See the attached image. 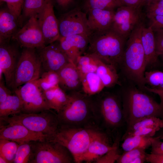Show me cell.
Here are the masks:
<instances>
[{
	"label": "cell",
	"instance_id": "1",
	"mask_svg": "<svg viewBox=\"0 0 163 163\" xmlns=\"http://www.w3.org/2000/svg\"><path fill=\"white\" fill-rule=\"evenodd\" d=\"M68 94V102L57 113L59 125L75 128L99 127L93 96L79 91H71Z\"/></svg>",
	"mask_w": 163,
	"mask_h": 163
},
{
	"label": "cell",
	"instance_id": "2",
	"mask_svg": "<svg viewBox=\"0 0 163 163\" xmlns=\"http://www.w3.org/2000/svg\"><path fill=\"white\" fill-rule=\"evenodd\" d=\"M95 95L93 98L98 126L114 141L121 136L120 129L126 126L120 97L108 92Z\"/></svg>",
	"mask_w": 163,
	"mask_h": 163
},
{
	"label": "cell",
	"instance_id": "3",
	"mask_svg": "<svg viewBox=\"0 0 163 163\" xmlns=\"http://www.w3.org/2000/svg\"><path fill=\"white\" fill-rule=\"evenodd\" d=\"M119 96L126 129L145 117H155L163 118L160 104L135 86L127 87L122 90Z\"/></svg>",
	"mask_w": 163,
	"mask_h": 163
},
{
	"label": "cell",
	"instance_id": "4",
	"mask_svg": "<svg viewBox=\"0 0 163 163\" xmlns=\"http://www.w3.org/2000/svg\"><path fill=\"white\" fill-rule=\"evenodd\" d=\"M144 24V20L139 23L129 37L119 66L126 77L142 89H145L146 84L144 77L146 62L141 38Z\"/></svg>",
	"mask_w": 163,
	"mask_h": 163
},
{
	"label": "cell",
	"instance_id": "5",
	"mask_svg": "<svg viewBox=\"0 0 163 163\" xmlns=\"http://www.w3.org/2000/svg\"><path fill=\"white\" fill-rule=\"evenodd\" d=\"M127 40L112 27L93 32L85 53L94 55L117 69L121 62Z\"/></svg>",
	"mask_w": 163,
	"mask_h": 163
},
{
	"label": "cell",
	"instance_id": "6",
	"mask_svg": "<svg viewBox=\"0 0 163 163\" xmlns=\"http://www.w3.org/2000/svg\"><path fill=\"white\" fill-rule=\"evenodd\" d=\"M102 130L98 127L75 128L59 125L55 135L50 140L65 146L72 155L75 163H81L91 142Z\"/></svg>",
	"mask_w": 163,
	"mask_h": 163
},
{
	"label": "cell",
	"instance_id": "7",
	"mask_svg": "<svg viewBox=\"0 0 163 163\" xmlns=\"http://www.w3.org/2000/svg\"><path fill=\"white\" fill-rule=\"evenodd\" d=\"M0 120L2 123L21 124L31 131L48 136L50 140L55 136L59 125L57 113L51 109L37 113H20L0 118Z\"/></svg>",
	"mask_w": 163,
	"mask_h": 163
},
{
	"label": "cell",
	"instance_id": "8",
	"mask_svg": "<svg viewBox=\"0 0 163 163\" xmlns=\"http://www.w3.org/2000/svg\"><path fill=\"white\" fill-rule=\"evenodd\" d=\"M37 49L24 48L21 53L13 81L9 88L14 90L41 75V61Z\"/></svg>",
	"mask_w": 163,
	"mask_h": 163
},
{
	"label": "cell",
	"instance_id": "9",
	"mask_svg": "<svg viewBox=\"0 0 163 163\" xmlns=\"http://www.w3.org/2000/svg\"><path fill=\"white\" fill-rule=\"evenodd\" d=\"M32 154L29 163H72V155L59 143L53 140L32 141Z\"/></svg>",
	"mask_w": 163,
	"mask_h": 163
},
{
	"label": "cell",
	"instance_id": "10",
	"mask_svg": "<svg viewBox=\"0 0 163 163\" xmlns=\"http://www.w3.org/2000/svg\"><path fill=\"white\" fill-rule=\"evenodd\" d=\"M13 91L21 100L22 105L21 113H37L50 109L43 92L35 80L27 82Z\"/></svg>",
	"mask_w": 163,
	"mask_h": 163
},
{
	"label": "cell",
	"instance_id": "11",
	"mask_svg": "<svg viewBox=\"0 0 163 163\" xmlns=\"http://www.w3.org/2000/svg\"><path fill=\"white\" fill-rule=\"evenodd\" d=\"M58 20L59 38L77 34L89 37L92 33L88 24L86 13L79 8L62 14Z\"/></svg>",
	"mask_w": 163,
	"mask_h": 163
},
{
	"label": "cell",
	"instance_id": "12",
	"mask_svg": "<svg viewBox=\"0 0 163 163\" xmlns=\"http://www.w3.org/2000/svg\"><path fill=\"white\" fill-rule=\"evenodd\" d=\"M141 8L122 6L115 11L112 28L127 40L136 26L144 20Z\"/></svg>",
	"mask_w": 163,
	"mask_h": 163
},
{
	"label": "cell",
	"instance_id": "13",
	"mask_svg": "<svg viewBox=\"0 0 163 163\" xmlns=\"http://www.w3.org/2000/svg\"><path fill=\"white\" fill-rule=\"evenodd\" d=\"M12 39L24 48L39 49L46 46L37 15L28 19L26 24L14 34Z\"/></svg>",
	"mask_w": 163,
	"mask_h": 163
},
{
	"label": "cell",
	"instance_id": "14",
	"mask_svg": "<svg viewBox=\"0 0 163 163\" xmlns=\"http://www.w3.org/2000/svg\"><path fill=\"white\" fill-rule=\"evenodd\" d=\"M37 49L44 72H58L72 62L61 48L58 40Z\"/></svg>",
	"mask_w": 163,
	"mask_h": 163
},
{
	"label": "cell",
	"instance_id": "15",
	"mask_svg": "<svg viewBox=\"0 0 163 163\" xmlns=\"http://www.w3.org/2000/svg\"><path fill=\"white\" fill-rule=\"evenodd\" d=\"M53 0H45L37 18L44 37L46 46L59 39V34L58 20L54 11Z\"/></svg>",
	"mask_w": 163,
	"mask_h": 163
},
{
	"label": "cell",
	"instance_id": "16",
	"mask_svg": "<svg viewBox=\"0 0 163 163\" xmlns=\"http://www.w3.org/2000/svg\"><path fill=\"white\" fill-rule=\"evenodd\" d=\"M3 123L4 124L0 123V139L14 141L19 144L31 141L50 139L48 136L31 131L21 124Z\"/></svg>",
	"mask_w": 163,
	"mask_h": 163
},
{
	"label": "cell",
	"instance_id": "17",
	"mask_svg": "<svg viewBox=\"0 0 163 163\" xmlns=\"http://www.w3.org/2000/svg\"><path fill=\"white\" fill-rule=\"evenodd\" d=\"M8 42L0 44V80L4 75L5 84L9 88L13 79L20 54L17 48Z\"/></svg>",
	"mask_w": 163,
	"mask_h": 163
},
{
	"label": "cell",
	"instance_id": "18",
	"mask_svg": "<svg viewBox=\"0 0 163 163\" xmlns=\"http://www.w3.org/2000/svg\"><path fill=\"white\" fill-rule=\"evenodd\" d=\"M112 138L104 131H101L91 142L81 163H94L97 158L104 155L119 144L121 137H118L112 142Z\"/></svg>",
	"mask_w": 163,
	"mask_h": 163
},
{
	"label": "cell",
	"instance_id": "19",
	"mask_svg": "<svg viewBox=\"0 0 163 163\" xmlns=\"http://www.w3.org/2000/svg\"><path fill=\"white\" fill-rule=\"evenodd\" d=\"M89 36L72 35L58 40L61 46L70 60L75 65L78 58L86 52L89 43Z\"/></svg>",
	"mask_w": 163,
	"mask_h": 163
},
{
	"label": "cell",
	"instance_id": "20",
	"mask_svg": "<svg viewBox=\"0 0 163 163\" xmlns=\"http://www.w3.org/2000/svg\"><path fill=\"white\" fill-rule=\"evenodd\" d=\"M162 128L163 122L162 119L155 117H145L137 121L127 129L121 140L133 136L153 137Z\"/></svg>",
	"mask_w": 163,
	"mask_h": 163
},
{
	"label": "cell",
	"instance_id": "21",
	"mask_svg": "<svg viewBox=\"0 0 163 163\" xmlns=\"http://www.w3.org/2000/svg\"><path fill=\"white\" fill-rule=\"evenodd\" d=\"M88 22L92 32L103 30L112 27L115 10L94 8L88 10Z\"/></svg>",
	"mask_w": 163,
	"mask_h": 163
},
{
	"label": "cell",
	"instance_id": "22",
	"mask_svg": "<svg viewBox=\"0 0 163 163\" xmlns=\"http://www.w3.org/2000/svg\"><path fill=\"white\" fill-rule=\"evenodd\" d=\"M59 86L66 92L78 91L82 87V79L76 65L70 62L57 72Z\"/></svg>",
	"mask_w": 163,
	"mask_h": 163
},
{
	"label": "cell",
	"instance_id": "23",
	"mask_svg": "<svg viewBox=\"0 0 163 163\" xmlns=\"http://www.w3.org/2000/svg\"><path fill=\"white\" fill-rule=\"evenodd\" d=\"M20 23L16 16L7 7L0 11V44L8 42L18 30Z\"/></svg>",
	"mask_w": 163,
	"mask_h": 163
},
{
	"label": "cell",
	"instance_id": "24",
	"mask_svg": "<svg viewBox=\"0 0 163 163\" xmlns=\"http://www.w3.org/2000/svg\"><path fill=\"white\" fill-rule=\"evenodd\" d=\"M141 41L145 56L146 67L157 62L154 32L149 27L143 25L141 33Z\"/></svg>",
	"mask_w": 163,
	"mask_h": 163
},
{
	"label": "cell",
	"instance_id": "25",
	"mask_svg": "<svg viewBox=\"0 0 163 163\" xmlns=\"http://www.w3.org/2000/svg\"><path fill=\"white\" fill-rule=\"evenodd\" d=\"M43 92L50 108L56 113L63 107L69 100V94L59 85Z\"/></svg>",
	"mask_w": 163,
	"mask_h": 163
},
{
	"label": "cell",
	"instance_id": "26",
	"mask_svg": "<svg viewBox=\"0 0 163 163\" xmlns=\"http://www.w3.org/2000/svg\"><path fill=\"white\" fill-rule=\"evenodd\" d=\"M117 69L99 59L96 72L99 76L105 87H111L119 82Z\"/></svg>",
	"mask_w": 163,
	"mask_h": 163
},
{
	"label": "cell",
	"instance_id": "27",
	"mask_svg": "<svg viewBox=\"0 0 163 163\" xmlns=\"http://www.w3.org/2000/svg\"><path fill=\"white\" fill-rule=\"evenodd\" d=\"M81 79L83 92L89 96H94L100 93L105 87L96 72L88 73Z\"/></svg>",
	"mask_w": 163,
	"mask_h": 163
},
{
	"label": "cell",
	"instance_id": "28",
	"mask_svg": "<svg viewBox=\"0 0 163 163\" xmlns=\"http://www.w3.org/2000/svg\"><path fill=\"white\" fill-rule=\"evenodd\" d=\"M22 105L19 97L14 92L3 102L0 103V118L21 113Z\"/></svg>",
	"mask_w": 163,
	"mask_h": 163
},
{
	"label": "cell",
	"instance_id": "29",
	"mask_svg": "<svg viewBox=\"0 0 163 163\" xmlns=\"http://www.w3.org/2000/svg\"><path fill=\"white\" fill-rule=\"evenodd\" d=\"M146 84L151 86H145V89L148 91L156 94L163 92V72L154 70L145 72Z\"/></svg>",
	"mask_w": 163,
	"mask_h": 163
},
{
	"label": "cell",
	"instance_id": "30",
	"mask_svg": "<svg viewBox=\"0 0 163 163\" xmlns=\"http://www.w3.org/2000/svg\"><path fill=\"white\" fill-rule=\"evenodd\" d=\"M99 59L91 54L85 53L78 58L75 65L82 77L91 72H96Z\"/></svg>",
	"mask_w": 163,
	"mask_h": 163
},
{
	"label": "cell",
	"instance_id": "31",
	"mask_svg": "<svg viewBox=\"0 0 163 163\" xmlns=\"http://www.w3.org/2000/svg\"><path fill=\"white\" fill-rule=\"evenodd\" d=\"M153 138L139 136H128L123 140L121 147L125 152L139 148L146 149L151 146Z\"/></svg>",
	"mask_w": 163,
	"mask_h": 163
},
{
	"label": "cell",
	"instance_id": "32",
	"mask_svg": "<svg viewBox=\"0 0 163 163\" xmlns=\"http://www.w3.org/2000/svg\"><path fill=\"white\" fill-rule=\"evenodd\" d=\"M146 149L139 148L125 152L116 161L118 163H143L146 161Z\"/></svg>",
	"mask_w": 163,
	"mask_h": 163
},
{
	"label": "cell",
	"instance_id": "33",
	"mask_svg": "<svg viewBox=\"0 0 163 163\" xmlns=\"http://www.w3.org/2000/svg\"><path fill=\"white\" fill-rule=\"evenodd\" d=\"M35 81L39 88L43 92L59 85V78L57 72L46 71Z\"/></svg>",
	"mask_w": 163,
	"mask_h": 163
},
{
	"label": "cell",
	"instance_id": "34",
	"mask_svg": "<svg viewBox=\"0 0 163 163\" xmlns=\"http://www.w3.org/2000/svg\"><path fill=\"white\" fill-rule=\"evenodd\" d=\"M122 6L120 0H85L83 6L86 12L94 8L115 10Z\"/></svg>",
	"mask_w": 163,
	"mask_h": 163
},
{
	"label": "cell",
	"instance_id": "35",
	"mask_svg": "<svg viewBox=\"0 0 163 163\" xmlns=\"http://www.w3.org/2000/svg\"><path fill=\"white\" fill-rule=\"evenodd\" d=\"M19 144L13 141L0 139V156L8 163H13Z\"/></svg>",
	"mask_w": 163,
	"mask_h": 163
},
{
	"label": "cell",
	"instance_id": "36",
	"mask_svg": "<svg viewBox=\"0 0 163 163\" xmlns=\"http://www.w3.org/2000/svg\"><path fill=\"white\" fill-rule=\"evenodd\" d=\"M44 2L45 0H24L20 18L22 16L29 19L37 15L43 7Z\"/></svg>",
	"mask_w": 163,
	"mask_h": 163
},
{
	"label": "cell",
	"instance_id": "37",
	"mask_svg": "<svg viewBox=\"0 0 163 163\" xmlns=\"http://www.w3.org/2000/svg\"><path fill=\"white\" fill-rule=\"evenodd\" d=\"M32 142L19 144L13 163H29L32 154Z\"/></svg>",
	"mask_w": 163,
	"mask_h": 163
},
{
	"label": "cell",
	"instance_id": "38",
	"mask_svg": "<svg viewBox=\"0 0 163 163\" xmlns=\"http://www.w3.org/2000/svg\"><path fill=\"white\" fill-rule=\"evenodd\" d=\"M148 18L156 15H163V0H153L146 6Z\"/></svg>",
	"mask_w": 163,
	"mask_h": 163
},
{
	"label": "cell",
	"instance_id": "39",
	"mask_svg": "<svg viewBox=\"0 0 163 163\" xmlns=\"http://www.w3.org/2000/svg\"><path fill=\"white\" fill-rule=\"evenodd\" d=\"M119 144L103 156L96 159L95 163H113L116 161L120 154L118 151Z\"/></svg>",
	"mask_w": 163,
	"mask_h": 163
},
{
	"label": "cell",
	"instance_id": "40",
	"mask_svg": "<svg viewBox=\"0 0 163 163\" xmlns=\"http://www.w3.org/2000/svg\"><path fill=\"white\" fill-rule=\"evenodd\" d=\"M24 0H0V2H5L8 8L19 20Z\"/></svg>",
	"mask_w": 163,
	"mask_h": 163
},
{
	"label": "cell",
	"instance_id": "41",
	"mask_svg": "<svg viewBox=\"0 0 163 163\" xmlns=\"http://www.w3.org/2000/svg\"><path fill=\"white\" fill-rule=\"evenodd\" d=\"M156 53L158 56L163 54V29L153 31Z\"/></svg>",
	"mask_w": 163,
	"mask_h": 163
},
{
	"label": "cell",
	"instance_id": "42",
	"mask_svg": "<svg viewBox=\"0 0 163 163\" xmlns=\"http://www.w3.org/2000/svg\"><path fill=\"white\" fill-rule=\"evenodd\" d=\"M148 26L153 31L163 29V15H156L148 18Z\"/></svg>",
	"mask_w": 163,
	"mask_h": 163
},
{
	"label": "cell",
	"instance_id": "43",
	"mask_svg": "<svg viewBox=\"0 0 163 163\" xmlns=\"http://www.w3.org/2000/svg\"><path fill=\"white\" fill-rule=\"evenodd\" d=\"M161 136L154 137L151 145V153L163 154V141H161Z\"/></svg>",
	"mask_w": 163,
	"mask_h": 163
},
{
	"label": "cell",
	"instance_id": "44",
	"mask_svg": "<svg viewBox=\"0 0 163 163\" xmlns=\"http://www.w3.org/2000/svg\"><path fill=\"white\" fill-rule=\"evenodd\" d=\"M12 93L5 85L3 79L0 80V103L4 101L7 97Z\"/></svg>",
	"mask_w": 163,
	"mask_h": 163
},
{
	"label": "cell",
	"instance_id": "45",
	"mask_svg": "<svg viewBox=\"0 0 163 163\" xmlns=\"http://www.w3.org/2000/svg\"><path fill=\"white\" fill-rule=\"evenodd\" d=\"M123 6L136 8H141L144 6L143 0H120Z\"/></svg>",
	"mask_w": 163,
	"mask_h": 163
},
{
	"label": "cell",
	"instance_id": "46",
	"mask_svg": "<svg viewBox=\"0 0 163 163\" xmlns=\"http://www.w3.org/2000/svg\"><path fill=\"white\" fill-rule=\"evenodd\" d=\"M146 161L151 163H163V154L147 153Z\"/></svg>",
	"mask_w": 163,
	"mask_h": 163
},
{
	"label": "cell",
	"instance_id": "47",
	"mask_svg": "<svg viewBox=\"0 0 163 163\" xmlns=\"http://www.w3.org/2000/svg\"><path fill=\"white\" fill-rule=\"evenodd\" d=\"M54 4L63 9H66L74 2V0H53Z\"/></svg>",
	"mask_w": 163,
	"mask_h": 163
},
{
	"label": "cell",
	"instance_id": "48",
	"mask_svg": "<svg viewBox=\"0 0 163 163\" xmlns=\"http://www.w3.org/2000/svg\"><path fill=\"white\" fill-rule=\"evenodd\" d=\"M160 99V102L159 103L161 109L163 111V94L159 96Z\"/></svg>",
	"mask_w": 163,
	"mask_h": 163
},
{
	"label": "cell",
	"instance_id": "49",
	"mask_svg": "<svg viewBox=\"0 0 163 163\" xmlns=\"http://www.w3.org/2000/svg\"><path fill=\"white\" fill-rule=\"evenodd\" d=\"M153 0H143L144 5L146 6Z\"/></svg>",
	"mask_w": 163,
	"mask_h": 163
},
{
	"label": "cell",
	"instance_id": "50",
	"mask_svg": "<svg viewBox=\"0 0 163 163\" xmlns=\"http://www.w3.org/2000/svg\"><path fill=\"white\" fill-rule=\"evenodd\" d=\"M0 163H8L6 160L2 157L0 156Z\"/></svg>",
	"mask_w": 163,
	"mask_h": 163
},
{
	"label": "cell",
	"instance_id": "51",
	"mask_svg": "<svg viewBox=\"0 0 163 163\" xmlns=\"http://www.w3.org/2000/svg\"><path fill=\"white\" fill-rule=\"evenodd\" d=\"M161 56L162 58V60H163V54L161 55Z\"/></svg>",
	"mask_w": 163,
	"mask_h": 163
},
{
	"label": "cell",
	"instance_id": "52",
	"mask_svg": "<svg viewBox=\"0 0 163 163\" xmlns=\"http://www.w3.org/2000/svg\"><path fill=\"white\" fill-rule=\"evenodd\" d=\"M162 120L163 122V118L162 119Z\"/></svg>",
	"mask_w": 163,
	"mask_h": 163
}]
</instances>
